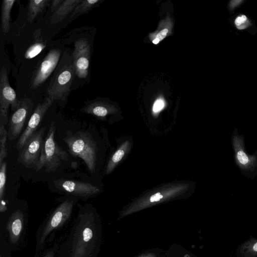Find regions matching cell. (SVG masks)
<instances>
[{
	"label": "cell",
	"instance_id": "6da1fadb",
	"mask_svg": "<svg viewBox=\"0 0 257 257\" xmlns=\"http://www.w3.org/2000/svg\"><path fill=\"white\" fill-rule=\"evenodd\" d=\"M101 234L100 219L94 207L80 206L68 233L59 243L58 257H97Z\"/></svg>",
	"mask_w": 257,
	"mask_h": 257
},
{
	"label": "cell",
	"instance_id": "7a4b0ae2",
	"mask_svg": "<svg viewBox=\"0 0 257 257\" xmlns=\"http://www.w3.org/2000/svg\"><path fill=\"white\" fill-rule=\"evenodd\" d=\"M29 217L26 209L16 206L1 214L0 236L6 241L10 249L20 251L28 244Z\"/></svg>",
	"mask_w": 257,
	"mask_h": 257
},
{
	"label": "cell",
	"instance_id": "3957f363",
	"mask_svg": "<svg viewBox=\"0 0 257 257\" xmlns=\"http://www.w3.org/2000/svg\"><path fill=\"white\" fill-rule=\"evenodd\" d=\"M75 201L67 199L54 208L40 224L35 233V254L43 250L53 241L55 233L62 229L70 221Z\"/></svg>",
	"mask_w": 257,
	"mask_h": 257
},
{
	"label": "cell",
	"instance_id": "277c9868",
	"mask_svg": "<svg viewBox=\"0 0 257 257\" xmlns=\"http://www.w3.org/2000/svg\"><path fill=\"white\" fill-rule=\"evenodd\" d=\"M55 130V123L52 122L44 140L40 156L34 167L36 171L44 167L46 171L53 172L60 167L63 161L68 160L67 153L54 140Z\"/></svg>",
	"mask_w": 257,
	"mask_h": 257
},
{
	"label": "cell",
	"instance_id": "5b68a950",
	"mask_svg": "<svg viewBox=\"0 0 257 257\" xmlns=\"http://www.w3.org/2000/svg\"><path fill=\"white\" fill-rule=\"evenodd\" d=\"M70 153L74 156L81 158L89 170H95L96 150L94 141L88 133L78 132L64 139Z\"/></svg>",
	"mask_w": 257,
	"mask_h": 257
},
{
	"label": "cell",
	"instance_id": "8992f818",
	"mask_svg": "<svg viewBox=\"0 0 257 257\" xmlns=\"http://www.w3.org/2000/svg\"><path fill=\"white\" fill-rule=\"evenodd\" d=\"M74 74L73 64L63 67L54 76L48 87L49 96L54 100H65L70 92Z\"/></svg>",
	"mask_w": 257,
	"mask_h": 257
},
{
	"label": "cell",
	"instance_id": "52a82bcc",
	"mask_svg": "<svg viewBox=\"0 0 257 257\" xmlns=\"http://www.w3.org/2000/svg\"><path fill=\"white\" fill-rule=\"evenodd\" d=\"M45 130V127H42L37 130L20 151L18 160L26 167L34 168L37 164L41 153Z\"/></svg>",
	"mask_w": 257,
	"mask_h": 257
},
{
	"label": "cell",
	"instance_id": "ba28073f",
	"mask_svg": "<svg viewBox=\"0 0 257 257\" xmlns=\"http://www.w3.org/2000/svg\"><path fill=\"white\" fill-rule=\"evenodd\" d=\"M0 76V115L1 119L6 124L10 105L15 111L19 108L21 100L17 99L16 92L11 86L7 71L4 67L1 69Z\"/></svg>",
	"mask_w": 257,
	"mask_h": 257
},
{
	"label": "cell",
	"instance_id": "9c48e42d",
	"mask_svg": "<svg viewBox=\"0 0 257 257\" xmlns=\"http://www.w3.org/2000/svg\"><path fill=\"white\" fill-rule=\"evenodd\" d=\"M72 56L75 74L79 78H85L89 73L90 57V46L86 39L75 42Z\"/></svg>",
	"mask_w": 257,
	"mask_h": 257
},
{
	"label": "cell",
	"instance_id": "30bf717a",
	"mask_svg": "<svg viewBox=\"0 0 257 257\" xmlns=\"http://www.w3.org/2000/svg\"><path fill=\"white\" fill-rule=\"evenodd\" d=\"M53 101L54 100L51 97L48 96L44 102L39 103L37 106L29 120L26 128L17 142V149L19 152L23 149L32 135L37 131L38 127Z\"/></svg>",
	"mask_w": 257,
	"mask_h": 257
},
{
	"label": "cell",
	"instance_id": "8fae6325",
	"mask_svg": "<svg viewBox=\"0 0 257 257\" xmlns=\"http://www.w3.org/2000/svg\"><path fill=\"white\" fill-rule=\"evenodd\" d=\"M60 55V49H53L49 51L33 76L31 88H37L47 80L57 66Z\"/></svg>",
	"mask_w": 257,
	"mask_h": 257
},
{
	"label": "cell",
	"instance_id": "7c38bea8",
	"mask_svg": "<svg viewBox=\"0 0 257 257\" xmlns=\"http://www.w3.org/2000/svg\"><path fill=\"white\" fill-rule=\"evenodd\" d=\"M33 106V104L30 99L25 98L21 100L19 108L13 113L9 121L8 136L10 140H14L19 136Z\"/></svg>",
	"mask_w": 257,
	"mask_h": 257
},
{
	"label": "cell",
	"instance_id": "4fadbf2b",
	"mask_svg": "<svg viewBox=\"0 0 257 257\" xmlns=\"http://www.w3.org/2000/svg\"><path fill=\"white\" fill-rule=\"evenodd\" d=\"M59 186L67 193L85 199L94 197L100 191L98 188L91 184L74 180H63L59 183Z\"/></svg>",
	"mask_w": 257,
	"mask_h": 257
},
{
	"label": "cell",
	"instance_id": "5bb4252c",
	"mask_svg": "<svg viewBox=\"0 0 257 257\" xmlns=\"http://www.w3.org/2000/svg\"><path fill=\"white\" fill-rule=\"evenodd\" d=\"M82 0H65L60 7L53 13L51 24H57L64 19L70 13H73Z\"/></svg>",
	"mask_w": 257,
	"mask_h": 257
},
{
	"label": "cell",
	"instance_id": "9a60e30c",
	"mask_svg": "<svg viewBox=\"0 0 257 257\" xmlns=\"http://www.w3.org/2000/svg\"><path fill=\"white\" fill-rule=\"evenodd\" d=\"M16 1L15 0L3 1L2 5V27L4 34L10 29L11 11Z\"/></svg>",
	"mask_w": 257,
	"mask_h": 257
},
{
	"label": "cell",
	"instance_id": "2e32d148",
	"mask_svg": "<svg viewBox=\"0 0 257 257\" xmlns=\"http://www.w3.org/2000/svg\"><path fill=\"white\" fill-rule=\"evenodd\" d=\"M49 0H31L28 4V20L31 23L48 5Z\"/></svg>",
	"mask_w": 257,
	"mask_h": 257
},
{
	"label": "cell",
	"instance_id": "e0dca14e",
	"mask_svg": "<svg viewBox=\"0 0 257 257\" xmlns=\"http://www.w3.org/2000/svg\"><path fill=\"white\" fill-rule=\"evenodd\" d=\"M99 2V0H85L76 7L71 17L72 18L89 12L94 6Z\"/></svg>",
	"mask_w": 257,
	"mask_h": 257
},
{
	"label": "cell",
	"instance_id": "ac0fdd59",
	"mask_svg": "<svg viewBox=\"0 0 257 257\" xmlns=\"http://www.w3.org/2000/svg\"><path fill=\"white\" fill-rule=\"evenodd\" d=\"M58 244L57 241L51 242L40 252L34 254V257H58Z\"/></svg>",
	"mask_w": 257,
	"mask_h": 257
},
{
	"label": "cell",
	"instance_id": "d6986e66",
	"mask_svg": "<svg viewBox=\"0 0 257 257\" xmlns=\"http://www.w3.org/2000/svg\"><path fill=\"white\" fill-rule=\"evenodd\" d=\"M46 44L43 42L37 41L29 47L25 54V58L30 59L34 58L45 49Z\"/></svg>",
	"mask_w": 257,
	"mask_h": 257
},
{
	"label": "cell",
	"instance_id": "ffe728a7",
	"mask_svg": "<svg viewBox=\"0 0 257 257\" xmlns=\"http://www.w3.org/2000/svg\"><path fill=\"white\" fill-rule=\"evenodd\" d=\"M8 135L5 126L1 125L0 127V165L7 156L6 144Z\"/></svg>",
	"mask_w": 257,
	"mask_h": 257
},
{
	"label": "cell",
	"instance_id": "44dd1931",
	"mask_svg": "<svg viewBox=\"0 0 257 257\" xmlns=\"http://www.w3.org/2000/svg\"><path fill=\"white\" fill-rule=\"evenodd\" d=\"M7 163L4 161L0 165V199H3L5 196V185L6 182Z\"/></svg>",
	"mask_w": 257,
	"mask_h": 257
},
{
	"label": "cell",
	"instance_id": "7402d4cb",
	"mask_svg": "<svg viewBox=\"0 0 257 257\" xmlns=\"http://www.w3.org/2000/svg\"><path fill=\"white\" fill-rule=\"evenodd\" d=\"M234 25L238 30H243L251 25V23L246 16L239 15L234 20Z\"/></svg>",
	"mask_w": 257,
	"mask_h": 257
},
{
	"label": "cell",
	"instance_id": "603a6c76",
	"mask_svg": "<svg viewBox=\"0 0 257 257\" xmlns=\"http://www.w3.org/2000/svg\"><path fill=\"white\" fill-rule=\"evenodd\" d=\"M236 157L238 163L242 166H247L250 163L249 157L241 149L236 151Z\"/></svg>",
	"mask_w": 257,
	"mask_h": 257
},
{
	"label": "cell",
	"instance_id": "cb8c5ba5",
	"mask_svg": "<svg viewBox=\"0 0 257 257\" xmlns=\"http://www.w3.org/2000/svg\"><path fill=\"white\" fill-rule=\"evenodd\" d=\"M12 252L5 240L0 236V257H12Z\"/></svg>",
	"mask_w": 257,
	"mask_h": 257
},
{
	"label": "cell",
	"instance_id": "d4e9b609",
	"mask_svg": "<svg viewBox=\"0 0 257 257\" xmlns=\"http://www.w3.org/2000/svg\"><path fill=\"white\" fill-rule=\"evenodd\" d=\"M168 32L167 29H164L161 31L156 36V38L153 41L154 44H157L160 41L162 40L167 35Z\"/></svg>",
	"mask_w": 257,
	"mask_h": 257
},
{
	"label": "cell",
	"instance_id": "484cf974",
	"mask_svg": "<svg viewBox=\"0 0 257 257\" xmlns=\"http://www.w3.org/2000/svg\"><path fill=\"white\" fill-rule=\"evenodd\" d=\"M124 154V151L122 150H117L113 155L111 160L113 163L118 162Z\"/></svg>",
	"mask_w": 257,
	"mask_h": 257
},
{
	"label": "cell",
	"instance_id": "4316f807",
	"mask_svg": "<svg viewBox=\"0 0 257 257\" xmlns=\"http://www.w3.org/2000/svg\"><path fill=\"white\" fill-rule=\"evenodd\" d=\"M164 106V102L162 99H158L155 102L153 106V110L154 112H158L161 110Z\"/></svg>",
	"mask_w": 257,
	"mask_h": 257
},
{
	"label": "cell",
	"instance_id": "83f0119b",
	"mask_svg": "<svg viewBox=\"0 0 257 257\" xmlns=\"http://www.w3.org/2000/svg\"><path fill=\"white\" fill-rule=\"evenodd\" d=\"M63 0H54L52 1L51 6V10L52 12H55L62 5Z\"/></svg>",
	"mask_w": 257,
	"mask_h": 257
},
{
	"label": "cell",
	"instance_id": "f1b7e54d",
	"mask_svg": "<svg viewBox=\"0 0 257 257\" xmlns=\"http://www.w3.org/2000/svg\"><path fill=\"white\" fill-rule=\"evenodd\" d=\"M243 1H231L229 3V8L230 10H232L236 7H238L243 2Z\"/></svg>",
	"mask_w": 257,
	"mask_h": 257
},
{
	"label": "cell",
	"instance_id": "f546056e",
	"mask_svg": "<svg viewBox=\"0 0 257 257\" xmlns=\"http://www.w3.org/2000/svg\"><path fill=\"white\" fill-rule=\"evenodd\" d=\"M162 198L163 195H162L160 193H157L153 195L150 197V201L151 202L158 201Z\"/></svg>",
	"mask_w": 257,
	"mask_h": 257
},
{
	"label": "cell",
	"instance_id": "4dcf8cb0",
	"mask_svg": "<svg viewBox=\"0 0 257 257\" xmlns=\"http://www.w3.org/2000/svg\"><path fill=\"white\" fill-rule=\"evenodd\" d=\"M253 249L254 250L257 251V242L254 245Z\"/></svg>",
	"mask_w": 257,
	"mask_h": 257
}]
</instances>
